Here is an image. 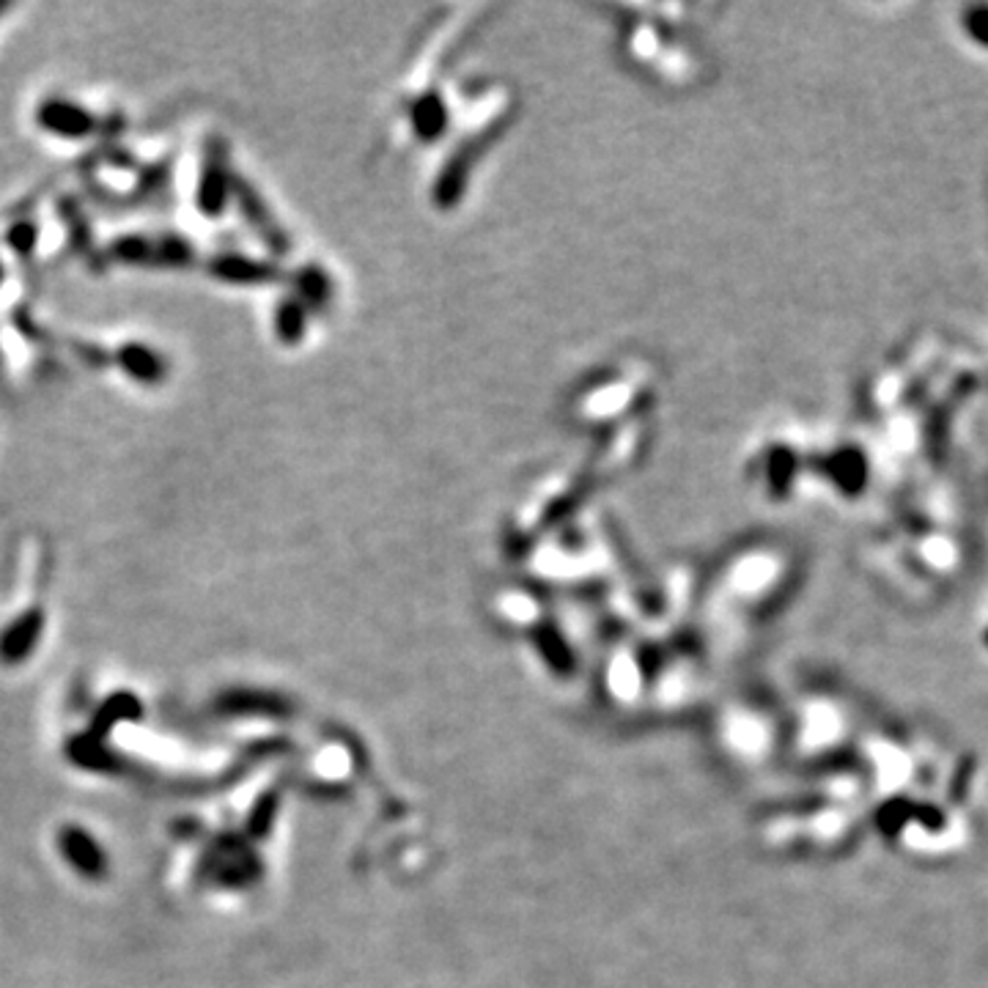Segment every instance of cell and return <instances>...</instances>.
<instances>
[{"mask_svg":"<svg viewBox=\"0 0 988 988\" xmlns=\"http://www.w3.org/2000/svg\"><path fill=\"white\" fill-rule=\"evenodd\" d=\"M59 851L75 873L88 882H99L107 873V854L102 843L81 824H64L59 829Z\"/></svg>","mask_w":988,"mask_h":988,"instance_id":"6da1fadb","label":"cell"},{"mask_svg":"<svg viewBox=\"0 0 988 988\" xmlns=\"http://www.w3.org/2000/svg\"><path fill=\"white\" fill-rule=\"evenodd\" d=\"M42 629H44L42 609H31V613L20 615L14 624L6 626V631L0 635V662L3 665L25 662V659L31 657L33 648H36Z\"/></svg>","mask_w":988,"mask_h":988,"instance_id":"7a4b0ae2","label":"cell"},{"mask_svg":"<svg viewBox=\"0 0 988 988\" xmlns=\"http://www.w3.org/2000/svg\"><path fill=\"white\" fill-rule=\"evenodd\" d=\"M39 121L47 129H53L55 135H86V129H92V118L83 113V107L70 105V102H50L39 113Z\"/></svg>","mask_w":988,"mask_h":988,"instance_id":"3957f363","label":"cell"},{"mask_svg":"<svg viewBox=\"0 0 988 988\" xmlns=\"http://www.w3.org/2000/svg\"><path fill=\"white\" fill-rule=\"evenodd\" d=\"M124 369L129 371V376H138L144 382H157L162 376V365L157 354H151L144 347H127L124 349Z\"/></svg>","mask_w":988,"mask_h":988,"instance_id":"277c9868","label":"cell"},{"mask_svg":"<svg viewBox=\"0 0 988 988\" xmlns=\"http://www.w3.org/2000/svg\"><path fill=\"white\" fill-rule=\"evenodd\" d=\"M962 31L975 47L988 50V6H969V9H964Z\"/></svg>","mask_w":988,"mask_h":988,"instance_id":"5b68a950","label":"cell"}]
</instances>
